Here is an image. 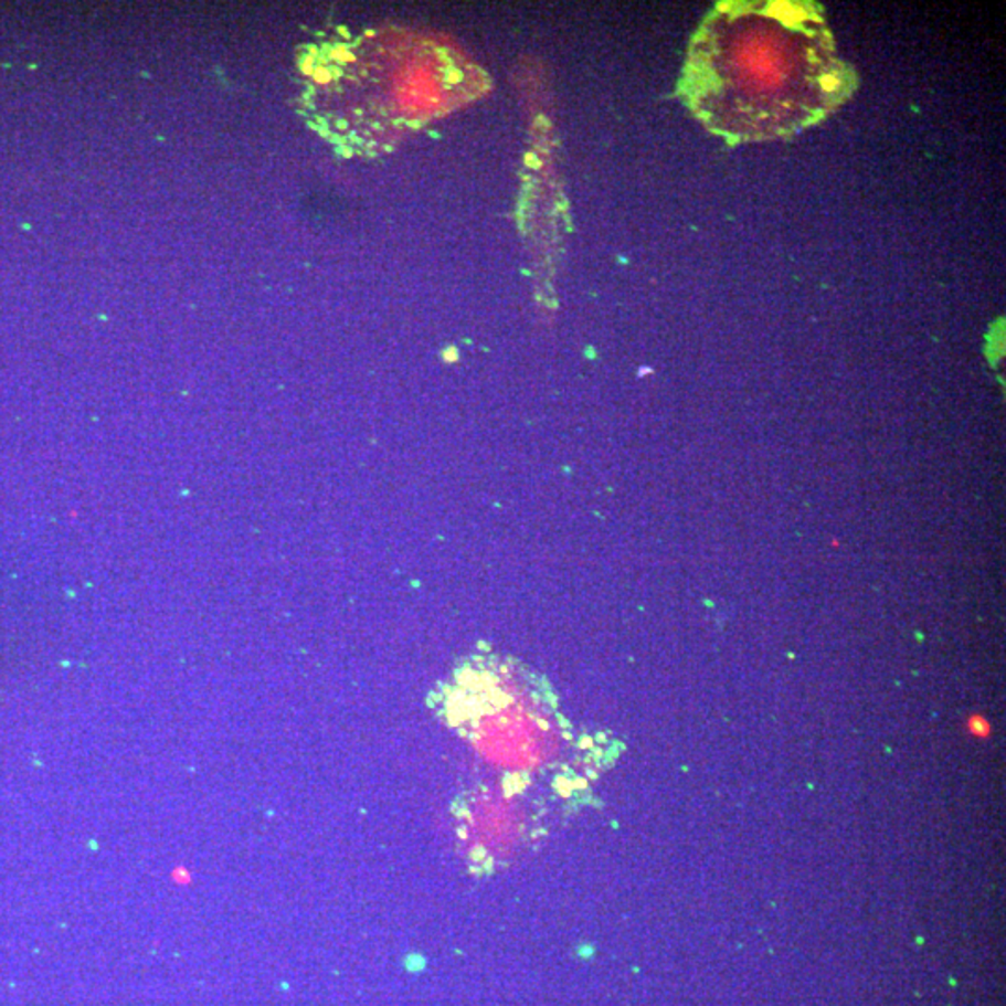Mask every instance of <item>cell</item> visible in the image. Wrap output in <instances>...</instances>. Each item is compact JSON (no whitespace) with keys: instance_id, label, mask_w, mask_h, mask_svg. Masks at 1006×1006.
<instances>
[{"instance_id":"1","label":"cell","mask_w":1006,"mask_h":1006,"mask_svg":"<svg viewBox=\"0 0 1006 1006\" xmlns=\"http://www.w3.org/2000/svg\"><path fill=\"white\" fill-rule=\"evenodd\" d=\"M856 86L815 2H720L691 42L682 81L697 118L731 144L804 131Z\"/></svg>"},{"instance_id":"2","label":"cell","mask_w":1006,"mask_h":1006,"mask_svg":"<svg viewBox=\"0 0 1006 1006\" xmlns=\"http://www.w3.org/2000/svg\"><path fill=\"white\" fill-rule=\"evenodd\" d=\"M431 707L498 780L552 788L569 733L552 686L530 667L507 656H470L433 691Z\"/></svg>"},{"instance_id":"3","label":"cell","mask_w":1006,"mask_h":1006,"mask_svg":"<svg viewBox=\"0 0 1006 1006\" xmlns=\"http://www.w3.org/2000/svg\"><path fill=\"white\" fill-rule=\"evenodd\" d=\"M550 802L511 781L477 785L455 804L457 837L472 870L490 872L547 835Z\"/></svg>"},{"instance_id":"4","label":"cell","mask_w":1006,"mask_h":1006,"mask_svg":"<svg viewBox=\"0 0 1006 1006\" xmlns=\"http://www.w3.org/2000/svg\"><path fill=\"white\" fill-rule=\"evenodd\" d=\"M965 729H967L970 737L977 740L989 739V734H992V723L983 714H971L965 721Z\"/></svg>"}]
</instances>
